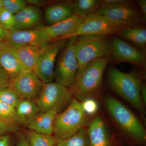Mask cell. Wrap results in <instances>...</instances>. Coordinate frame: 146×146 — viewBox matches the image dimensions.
<instances>
[{
	"mask_svg": "<svg viewBox=\"0 0 146 146\" xmlns=\"http://www.w3.org/2000/svg\"><path fill=\"white\" fill-rule=\"evenodd\" d=\"M109 57L97 58L89 62L77 73L74 83L71 88L72 96L84 99L96 92L101 86Z\"/></svg>",
	"mask_w": 146,
	"mask_h": 146,
	"instance_id": "obj_1",
	"label": "cell"
},
{
	"mask_svg": "<svg viewBox=\"0 0 146 146\" xmlns=\"http://www.w3.org/2000/svg\"><path fill=\"white\" fill-rule=\"evenodd\" d=\"M108 81L112 90L132 105L145 118V105L141 95L142 83L137 74L112 68L108 72Z\"/></svg>",
	"mask_w": 146,
	"mask_h": 146,
	"instance_id": "obj_2",
	"label": "cell"
},
{
	"mask_svg": "<svg viewBox=\"0 0 146 146\" xmlns=\"http://www.w3.org/2000/svg\"><path fill=\"white\" fill-rule=\"evenodd\" d=\"M86 123V114L81 102L72 98L68 108L58 114L54 122V136L57 143L73 136Z\"/></svg>",
	"mask_w": 146,
	"mask_h": 146,
	"instance_id": "obj_3",
	"label": "cell"
},
{
	"mask_svg": "<svg viewBox=\"0 0 146 146\" xmlns=\"http://www.w3.org/2000/svg\"><path fill=\"white\" fill-rule=\"evenodd\" d=\"M106 108L110 114L120 128L135 141L145 142L146 132L143 124L133 112L117 100L107 98Z\"/></svg>",
	"mask_w": 146,
	"mask_h": 146,
	"instance_id": "obj_4",
	"label": "cell"
},
{
	"mask_svg": "<svg viewBox=\"0 0 146 146\" xmlns=\"http://www.w3.org/2000/svg\"><path fill=\"white\" fill-rule=\"evenodd\" d=\"M74 49L78 69L92 60L100 58L109 57L111 54V44L104 35H87L78 36Z\"/></svg>",
	"mask_w": 146,
	"mask_h": 146,
	"instance_id": "obj_5",
	"label": "cell"
},
{
	"mask_svg": "<svg viewBox=\"0 0 146 146\" xmlns=\"http://www.w3.org/2000/svg\"><path fill=\"white\" fill-rule=\"evenodd\" d=\"M77 37L70 38L60 54L54 70L56 82L71 89L74 85L78 69V63L75 52Z\"/></svg>",
	"mask_w": 146,
	"mask_h": 146,
	"instance_id": "obj_6",
	"label": "cell"
},
{
	"mask_svg": "<svg viewBox=\"0 0 146 146\" xmlns=\"http://www.w3.org/2000/svg\"><path fill=\"white\" fill-rule=\"evenodd\" d=\"M72 96L70 88L56 82L45 83L36 99V103L40 112L54 109L60 111L70 103Z\"/></svg>",
	"mask_w": 146,
	"mask_h": 146,
	"instance_id": "obj_7",
	"label": "cell"
},
{
	"mask_svg": "<svg viewBox=\"0 0 146 146\" xmlns=\"http://www.w3.org/2000/svg\"><path fill=\"white\" fill-rule=\"evenodd\" d=\"M52 40L44 27H40L32 29L9 31L1 44L11 48L25 46L43 47L49 45Z\"/></svg>",
	"mask_w": 146,
	"mask_h": 146,
	"instance_id": "obj_8",
	"label": "cell"
},
{
	"mask_svg": "<svg viewBox=\"0 0 146 146\" xmlns=\"http://www.w3.org/2000/svg\"><path fill=\"white\" fill-rule=\"evenodd\" d=\"M123 28L102 15L91 13L85 16L78 28L68 39L87 35L106 36L117 33Z\"/></svg>",
	"mask_w": 146,
	"mask_h": 146,
	"instance_id": "obj_9",
	"label": "cell"
},
{
	"mask_svg": "<svg viewBox=\"0 0 146 146\" xmlns=\"http://www.w3.org/2000/svg\"><path fill=\"white\" fill-rule=\"evenodd\" d=\"M50 44L42 54L33 71L44 83L52 82L54 80V64L58 54L67 43L65 39L56 40Z\"/></svg>",
	"mask_w": 146,
	"mask_h": 146,
	"instance_id": "obj_10",
	"label": "cell"
},
{
	"mask_svg": "<svg viewBox=\"0 0 146 146\" xmlns=\"http://www.w3.org/2000/svg\"><path fill=\"white\" fill-rule=\"evenodd\" d=\"M44 83L33 71H25L11 81L8 86L21 100L36 99Z\"/></svg>",
	"mask_w": 146,
	"mask_h": 146,
	"instance_id": "obj_11",
	"label": "cell"
},
{
	"mask_svg": "<svg viewBox=\"0 0 146 146\" xmlns=\"http://www.w3.org/2000/svg\"><path fill=\"white\" fill-rule=\"evenodd\" d=\"M110 44L111 55L115 61L128 62L143 69L145 68L146 55L143 51L118 37H113Z\"/></svg>",
	"mask_w": 146,
	"mask_h": 146,
	"instance_id": "obj_12",
	"label": "cell"
},
{
	"mask_svg": "<svg viewBox=\"0 0 146 146\" xmlns=\"http://www.w3.org/2000/svg\"><path fill=\"white\" fill-rule=\"evenodd\" d=\"M96 13L123 28L133 26L139 21L138 13L127 1L115 5L100 7Z\"/></svg>",
	"mask_w": 146,
	"mask_h": 146,
	"instance_id": "obj_13",
	"label": "cell"
},
{
	"mask_svg": "<svg viewBox=\"0 0 146 146\" xmlns=\"http://www.w3.org/2000/svg\"><path fill=\"white\" fill-rule=\"evenodd\" d=\"M85 17L74 14L60 23L44 27L45 30L52 40L66 39L77 30Z\"/></svg>",
	"mask_w": 146,
	"mask_h": 146,
	"instance_id": "obj_14",
	"label": "cell"
},
{
	"mask_svg": "<svg viewBox=\"0 0 146 146\" xmlns=\"http://www.w3.org/2000/svg\"><path fill=\"white\" fill-rule=\"evenodd\" d=\"M48 46L43 47L25 46L10 48L15 53L24 70L33 71L39 57Z\"/></svg>",
	"mask_w": 146,
	"mask_h": 146,
	"instance_id": "obj_15",
	"label": "cell"
},
{
	"mask_svg": "<svg viewBox=\"0 0 146 146\" xmlns=\"http://www.w3.org/2000/svg\"><path fill=\"white\" fill-rule=\"evenodd\" d=\"M14 18L15 24L13 31L27 29L40 23L42 19V11L37 7L27 5L14 15Z\"/></svg>",
	"mask_w": 146,
	"mask_h": 146,
	"instance_id": "obj_16",
	"label": "cell"
},
{
	"mask_svg": "<svg viewBox=\"0 0 146 146\" xmlns=\"http://www.w3.org/2000/svg\"><path fill=\"white\" fill-rule=\"evenodd\" d=\"M0 66L11 80L26 71L12 49L2 44L0 45Z\"/></svg>",
	"mask_w": 146,
	"mask_h": 146,
	"instance_id": "obj_17",
	"label": "cell"
},
{
	"mask_svg": "<svg viewBox=\"0 0 146 146\" xmlns=\"http://www.w3.org/2000/svg\"><path fill=\"white\" fill-rule=\"evenodd\" d=\"M87 131L90 146H111L107 128L100 117L91 121Z\"/></svg>",
	"mask_w": 146,
	"mask_h": 146,
	"instance_id": "obj_18",
	"label": "cell"
},
{
	"mask_svg": "<svg viewBox=\"0 0 146 146\" xmlns=\"http://www.w3.org/2000/svg\"><path fill=\"white\" fill-rule=\"evenodd\" d=\"M40 112L33 100H21L16 107L14 122L17 124L28 127Z\"/></svg>",
	"mask_w": 146,
	"mask_h": 146,
	"instance_id": "obj_19",
	"label": "cell"
},
{
	"mask_svg": "<svg viewBox=\"0 0 146 146\" xmlns=\"http://www.w3.org/2000/svg\"><path fill=\"white\" fill-rule=\"evenodd\" d=\"M59 110L54 109L46 112H40L28 127L30 130L42 134L52 135L54 122Z\"/></svg>",
	"mask_w": 146,
	"mask_h": 146,
	"instance_id": "obj_20",
	"label": "cell"
},
{
	"mask_svg": "<svg viewBox=\"0 0 146 146\" xmlns=\"http://www.w3.org/2000/svg\"><path fill=\"white\" fill-rule=\"evenodd\" d=\"M74 14L72 3L56 4L49 6L46 9L45 20L51 25L66 20Z\"/></svg>",
	"mask_w": 146,
	"mask_h": 146,
	"instance_id": "obj_21",
	"label": "cell"
},
{
	"mask_svg": "<svg viewBox=\"0 0 146 146\" xmlns=\"http://www.w3.org/2000/svg\"><path fill=\"white\" fill-rule=\"evenodd\" d=\"M117 33L124 39L139 47V49L145 51L146 29L140 27H129L123 28Z\"/></svg>",
	"mask_w": 146,
	"mask_h": 146,
	"instance_id": "obj_22",
	"label": "cell"
},
{
	"mask_svg": "<svg viewBox=\"0 0 146 146\" xmlns=\"http://www.w3.org/2000/svg\"><path fill=\"white\" fill-rule=\"evenodd\" d=\"M72 3L74 14L81 17L96 13L101 7L100 1L98 0H77Z\"/></svg>",
	"mask_w": 146,
	"mask_h": 146,
	"instance_id": "obj_23",
	"label": "cell"
},
{
	"mask_svg": "<svg viewBox=\"0 0 146 146\" xmlns=\"http://www.w3.org/2000/svg\"><path fill=\"white\" fill-rule=\"evenodd\" d=\"M26 137L29 146H56L57 142L52 135L42 134L33 131H27Z\"/></svg>",
	"mask_w": 146,
	"mask_h": 146,
	"instance_id": "obj_24",
	"label": "cell"
},
{
	"mask_svg": "<svg viewBox=\"0 0 146 146\" xmlns=\"http://www.w3.org/2000/svg\"><path fill=\"white\" fill-rule=\"evenodd\" d=\"M56 146H90L87 129L82 128L70 138L58 143Z\"/></svg>",
	"mask_w": 146,
	"mask_h": 146,
	"instance_id": "obj_25",
	"label": "cell"
},
{
	"mask_svg": "<svg viewBox=\"0 0 146 146\" xmlns=\"http://www.w3.org/2000/svg\"><path fill=\"white\" fill-rule=\"evenodd\" d=\"M16 93L9 87L0 88V100L16 108L21 100Z\"/></svg>",
	"mask_w": 146,
	"mask_h": 146,
	"instance_id": "obj_26",
	"label": "cell"
},
{
	"mask_svg": "<svg viewBox=\"0 0 146 146\" xmlns=\"http://www.w3.org/2000/svg\"><path fill=\"white\" fill-rule=\"evenodd\" d=\"M15 114L16 108L0 100V119L7 122L16 123Z\"/></svg>",
	"mask_w": 146,
	"mask_h": 146,
	"instance_id": "obj_27",
	"label": "cell"
},
{
	"mask_svg": "<svg viewBox=\"0 0 146 146\" xmlns=\"http://www.w3.org/2000/svg\"><path fill=\"white\" fill-rule=\"evenodd\" d=\"M15 24L14 15L3 8L0 10V25L8 31L13 30Z\"/></svg>",
	"mask_w": 146,
	"mask_h": 146,
	"instance_id": "obj_28",
	"label": "cell"
},
{
	"mask_svg": "<svg viewBox=\"0 0 146 146\" xmlns=\"http://www.w3.org/2000/svg\"><path fill=\"white\" fill-rule=\"evenodd\" d=\"M3 8L15 15L27 6L26 1L24 0H2Z\"/></svg>",
	"mask_w": 146,
	"mask_h": 146,
	"instance_id": "obj_29",
	"label": "cell"
},
{
	"mask_svg": "<svg viewBox=\"0 0 146 146\" xmlns=\"http://www.w3.org/2000/svg\"><path fill=\"white\" fill-rule=\"evenodd\" d=\"M84 99L81 104L86 115H93L96 114L98 109V103L94 99L89 97Z\"/></svg>",
	"mask_w": 146,
	"mask_h": 146,
	"instance_id": "obj_30",
	"label": "cell"
},
{
	"mask_svg": "<svg viewBox=\"0 0 146 146\" xmlns=\"http://www.w3.org/2000/svg\"><path fill=\"white\" fill-rule=\"evenodd\" d=\"M18 124L7 122L0 119V136L18 130Z\"/></svg>",
	"mask_w": 146,
	"mask_h": 146,
	"instance_id": "obj_31",
	"label": "cell"
},
{
	"mask_svg": "<svg viewBox=\"0 0 146 146\" xmlns=\"http://www.w3.org/2000/svg\"><path fill=\"white\" fill-rule=\"evenodd\" d=\"M11 80L8 74L0 66V88L8 87Z\"/></svg>",
	"mask_w": 146,
	"mask_h": 146,
	"instance_id": "obj_32",
	"label": "cell"
},
{
	"mask_svg": "<svg viewBox=\"0 0 146 146\" xmlns=\"http://www.w3.org/2000/svg\"><path fill=\"white\" fill-rule=\"evenodd\" d=\"M125 1V0H104V1H100V7L110 6L115 5L124 2Z\"/></svg>",
	"mask_w": 146,
	"mask_h": 146,
	"instance_id": "obj_33",
	"label": "cell"
},
{
	"mask_svg": "<svg viewBox=\"0 0 146 146\" xmlns=\"http://www.w3.org/2000/svg\"><path fill=\"white\" fill-rule=\"evenodd\" d=\"M16 146H29L28 142L25 135L23 133L19 134L18 142Z\"/></svg>",
	"mask_w": 146,
	"mask_h": 146,
	"instance_id": "obj_34",
	"label": "cell"
},
{
	"mask_svg": "<svg viewBox=\"0 0 146 146\" xmlns=\"http://www.w3.org/2000/svg\"><path fill=\"white\" fill-rule=\"evenodd\" d=\"M10 137L7 134L0 136V146H10Z\"/></svg>",
	"mask_w": 146,
	"mask_h": 146,
	"instance_id": "obj_35",
	"label": "cell"
},
{
	"mask_svg": "<svg viewBox=\"0 0 146 146\" xmlns=\"http://www.w3.org/2000/svg\"><path fill=\"white\" fill-rule=\"evenodd\" d=\"M9 33V31L4 28L0 25V44L3 42Z\"/></svg>",
	"mask_w": 146,
	"mask_h": 146,
	"instance_id": "obj_36",
	"label": "cell"
},
{
	"mask_svg": "<svg viewBox=\"0 0 146 146\" xmlns=\"http://www.w3.org/2000/svg\"><path fill=\"white\" fill-rule=\"evenodd\" d=\"M27 3L31 4V5L37 7H39L43 6L45 5L46 3V1L42 0H27Z\"/></svg>",
	"mask_w": 146,
	"mask_h": 146,
	"instance_id": "obj_37",
	"label": "cell"
},
{
	"mask_svg": "<svg viewBox=\"0 0 146 146\" xmlns=\"http://www.w3.org/2000/svg\"><path fill=\"white\" fill-rule=\"evenodd\" d=\"M139 7L141 9L142 13L144 16H146V0H138L137 1Z\"/></svg>",
	"mask_w": 146,
	"mask_h": 146,
	"instance_id": "obj_38",
	"label": "cell"
},
{
	"mask_svg": "<svg viewBox=\"0 0 146 146\" xmlns=\"http://www.w3.org/2000/svg\"><path fill=\"white\" fill-rule=\"evenodd\" d=\"M141 98L144 105L146 104V86L144 84H142L141 88Z\"/></svg>",
	"mask_w": 146,
	"mask_h": 146,
	"instance_id": "obj_39",
	"label": "cell"
},
{
	"mask_svg": "<svg viewBox=\"0 0 146 146\" xmlns=\"http://www.w3.org/2000/svg\"><path fill=\"white\" fill-rule=\"evenodd\" d=\"M3 7V6L2 0H0V10H1Z\"/></svg>",
	"mask_w": 146,
	"mask_h": 146,
	"instance_id": "obj_40",
	"label": "cell"
}]
</instances>
